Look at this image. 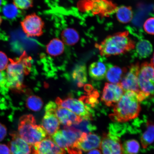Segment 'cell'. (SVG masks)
I'll return each instance as SVG.
<instances>
[{"mask_svg": "<svg viewBox=\"0 0 154 154\" xmlns=\"http://www.w3.org/2000/svg\"><path fill=\"white\" fill-rule=\"evenodd\" d=\"M9 60L6 72V86L12 89L22 90L24 87V76L29 74L32 68V57L24 51L18 58Z\"/></svg>", "mask_w": 154, "mask_h": 154, "instance_id": "obj_1", "label": "cell"}, {"mask_svg": "<svg viewBox=\"0 0 154 154\" xmlns=\"http://www.w3.org/2000/svg\"><path fill=\"white\" fill-rule=\"evenodd\" d=\"M140 102L138 94L135 92H125L120 100L113 106V112L109 117L114 122L121 123L135 119L141 110Z\"/></svg>", "mask_w": 154, "mask_h": 154, "instance_id": "obj_2", "label": "cell"}, {"mask_svg": "<svg viewBox=\"0 0 154 154\" xmlns=\"http://www.w3.org/2000/svg\"><path fill=\"white\" fill-rule=\"evenodd\" d=\"M128 31L117 32L109 35L100 43L95 44L102 56L109 57L124 54L134 49L135 43Z\"/></svg>", "mask_w": 154, "mask_h": 154, "instance_id": "obj_3", "label": "cell"}, {"mask_svg": "<svg viewBox=\"0 0 154 154\" xmlns=\"http://www.w3.org/2000/svg\"><path fill=\"white\" fill-rule=\"evenodd\" d=\"M18 131L20 137L32 146L48 137L45 130L42 126L36 124L35 118L31 114L23 115L20 117Z\"/></svg>", "mask_w": 154, "mask_h": 154, "instance_id": "obj_4", "label": "cell"}, {"mask_svg": "<svg viewBox=\"0 0 154 154\" xmlns=\"http://www.w3.org/2000/svg\"><path fill=\"white\" fill-rule=\"evenodd\" d=\"M80 11L101 17H108L116 11L117 7L109 0H81L78 3Z\"/></svg>", "mask_w": 154, "mask_h": 154, "instance_id": "obj_5", "label": "cell"}, {"mask_svg": "<svg viewBox=\"0 0 154 154\" xmlns=\"http://www.w3.org/2000/svg\"><path fill=\"white\" fill-rule=\"evenodd\" d=\"M82 134L72 126H64L63 130L58 131L51 138L59 147L66 149L69 153L74 149Z\"/></svg>", "mask_w": 154, "mask_h": 154, "instance_id": "obj_6", "label": "cell"}, {"mask_svg": "<svg viewBox=\"0 0 154 154\" xmlns=\"http://www.w3.org/2000/svg\"><path fill=\"white\" fill-rule=\"evenodd\" d=\"M138 82L140 91L146 97L154 96V66L144 62L140 66Z\"/></svg>", "mask_w": 154, "mask_h": 154, "instance_id": "obj_7", "label": "cell"}, {"mask_svg": "<svg viewBox=\"0 0 154 154\" xmlns=\"http://www.w3.org/2000/svg\"><path fill=\"white\" fill-rule=\"evenodd\" d=\"M20 24L28 37H40L43 34L44 23L41 17L35 13L27 15Z\"/></svg>", "mask_w": 154, "mask_h": 154, "instance_id": "obj_8", "label": "cell"}, {"mask_svg": "<svg viewBox=\"0 0 154 154\" xmlns=\"http://www.w3.org/2000/svg\"><path fill=\"white\" fill-rule=\"evenodd\" d=\"M56 103L59 106L70 109L82 118L92 120L91 110L90 108L80 100L70 97L62 99L58 97L56 100Z\"/></svg>", "mask_w": 154, "mask_h": 154, "instance_id": "obj_9", "label": "cell"}, {"mask_svg": "<svg viewBox=\"0 0 154 154\" xmlns=\"http://www.w3.org/2000/svg\"><path fill=\"white\" fill-rule=\"evenodd\" d=\"M140 70L139 63L133 64L129 67L120 83L124 92L132 91L138 95L141 93L138 82V75Z\"/></svg>", "mask_w": 154, "mask_h": 154, "instance_id": "obj_10", "label": "cell"}, {"mask_svg": "<svg viewBox=\"0 0 154 154\" xmlns=\"http://www.w3.org/2000/svg\"><path fill=\"white\" fill-rule=\"evenodd\" d=\"M124 93L120 83H106L103 88L101 101L107 106H114Z\"/></svg>", "mask_w": 154, "mask_h": 154, "instance_id": "obj_11", "label": "cell"}, {"mask_svg": "<svg viewBox=\"0 0 154 154\" xmlns=\"http://www.w3.org/2000/svg\"><path fill=\"white\" fill-rule=\"evenodd\" d=\"M100 149L103 154H124L120 138L110 133L103 134Z\"/></svg>", "mask_w": 154, "mask_h": 154, "instance_id": "obj_12", "label": "cell"}, {"mask_svg": "<svg viewBox=\"0 0 154 154\" xmlns=\"http://www.w3.org/2000/svg\"><path fill=\"white\" fill-rule=\"evenodd\" d=\"M11 140L8 143L11 154H32L35 153L33 146L30 145L20 137L16 132L10 134Z\"/></svg>", "mask_w": 154, "mask_h": 154, "instance_id": "obj_13", "label": "cell"}, {"mask_svg": "<svg viewBox=\"0 0 154 154\" xmlns=\"http://www.w3.org/2000/svg\"><path fill=\"white\" fill-rule=\"evenodd\" d=\"M101 139L97 135L83 133L76 143V147L81 151L89 152L94 149H100Z\"/></svg>", "mask_w": 154, "mask_h": 154, "instance_id": "obj_14", "label": "cell"}, {"mask_svg": "<svg viewBox=\"0 0 154 154\" xmlns=\"http://www.w3.org/2000/svg\"><path fill=\"white\" fill-rule=\"evenodd\" d=\"M37 154H65V149L59 147L50 137H48L32 146Z\"/></svg>", "mask_w": 154, "mask_h": 154, "instance_id": "obj_15", "label": "cell"}, {"mask_svg": "<svg viewBox=\"0 0 154 154\" xmlns=\"http://www.w3.org/2000/svg\"><path fill=\"white\" fill-rule=\"evenodd\" d=\"M55 113L60 123L64 126L70 127L78 124L82 120L81 117L75 113L58 105Z\"/></svg>", "mask_w": 154, "mask_h": 154, "instance_id": "obj_16", "label": "cell"}, {"mask_svg": "<svg viewBox=\"0 0 154 154\" xmlns=\"http://www.w3.org/2000/svg\"><path fill=\"white\" fill-rule=\"evenodd\" d=\"M60 122L55 112L45 111L42 121V127L49 137L53 136L59 130Z\"/></svg>", "mask_w": 154, "mask_h": 154, "instance_id": "obj_17", "label": "cell"}, {"mask_svg": "<svg viewBox=\"0 0 154 154\" xmlns=\"http://www.w3.org/2000/svg\"><path fill=\"white\" fill-rule=\"evenodd\" d=\"M109 65L101 60L92 63L88 70L90 76L95 80L103 79L106 77Z\"/></svg>", "mask_w": 154, "mask_h": 154, "instance_id": "obj_18", "label": "cell"}, {"mask_svg": "<svg viewBox=\"0 0 154 154\" xmlns=\"http://www.w3.org/2000/svg\"><path fill=\"white\" fill-rule=\"evenodd\" d=\"M128 69L121 68L117 66L109 65L106 74L107 81L112 84L120 83Z\"/></svg>", "mask_w": 154, "mask_h": 154, "instance_id": "obj_19", "label": "cell"}, {"mask_svg": "<svg viewBox=\"0 0 154 154\" xmlns=\"http://www.w3.org/2000/svg\"><path fill=\"white\" fill-rule=\"evenodd\" d=\"M64 44L58 38H53L46 46V52L51 56L56 57L62 54L64 51Z\"/></svg>", "mask_w": 154, "mask_h": 154, "instance_id": "obj_20", "label": "cell"}, {"mask_svg": "<svg viewBox=\"0 0 154 154\" xmlns=\"http://www.w3.org/2000/svg\"><path fill=\"white\" fill-rule=\"evenodd\" d=\"M72 76L77 86L79 88L82 87L87 82V74L85 65H77L73 69Z\"/></svg>", "mask_w": 154, "mask_h": 154, "instance_id": "obj_21", "label": "cell"}, {"mask_svg": "<svg viewBox=\"0 0 154 154\" xmlns=\"http://www.w3.org/2000/svg\"><path fill=\"white\" fill-rule=\"evenodd\" d=\"M61 40L67 46H73L80 40L78 32L74 29L67 28L63 30L61 34Z\"/></svg>", "mask_w": 154, "mask_h": 154, "instance_id": "obj_22", "label": "cell"}, {"mask_svg": "<svg viewBox=\"0 0 154 154\" xmlns=\"http://www.w3.org/2000/svg\"><path fill=\"white\" fill-rule=\"evenodd\" d=\"M154 142V123L149 120L146 123L145 132L140 138V143L142 148L147 149Z\"/></svg>", "mask_w": 154, "mask_h": 154, "instance_id": "obj_23", "label": "cell"}, {"mask_svg": "<svg viewBox=\"0 0 154 154\" xmlns=\"http://www.w3.org/2000/svg\"><path fill=\"white\" fill-rule=\"evenodd\" d=\"M137 54L140 58H146L151 54L153 47L151 43L147 40H142L135 45Z\"/></svg>", "mask_w": 154, "mask_h": 154, "instance_id": "obj_24", "label": "cell"}, {"mask_svg": "<svg viewBox=\"0 0 154 154\" xmlns=\"http://www.w3.org/2000/svg\"><path fill=\"white\" fill-rule=\"evenodd\" d=\"M116 11L117 20L122 23H129L133 17V12L131 7L121 6L117 8Z\"/></svg>", "mask_w": 154, "mask_h": 154, "instance_id": "obj_25", "label": "cell"}, {"mask_svg": "<svg viewBox=\"0 0 154 154\" xmlns=\"http://www.w3.org/2000/svg\"><path fill=\"white\" fill-rule=\"evenodd\" d=\"M91 119L82 118V120L78 124L71 126L81 132L88 134L95 129V126L91 123Z\"/></svg>", "mask_w": 154, "mask_h": 154, "instance_id": "obj_26", "label": "cell"}, {"mask_svg": "<svg viewBox=\"0 0 154 154\" xmlns=\"http://www.w3.org/2000/svg\"><path fill=\"white\" fill-rule=\"evenodd\" d=\"M43 105V102L41 98L35 95L29 97L26 101V106L29 109L33 111L41 110Z\"/></svg>", "mask_w": 154, "mask_h": 154, "instance_id": "obj_27", "label": "cell"}, {"mask_svg": "<svg viewBox=\"0 0 154 154\" xmlns=\"http://www.w3.org/2000/svg\"><path fill=\"white\" fill-rule=\"evenodd\" d=\"M88 95L87 96H82L79 100L84 103L88 104L94 107L98 103L97 99L99 97V94L97 90H94Z\"/></svg>", "mask_w": 154, "mask_h": 154, "instance_id": "obj_28", "label": "cell"}, {"mask_svg": "<svg viewBox=\"0 0 154 154\" xmlns=\"http://www.w3.org/2000/svg\"><path fill=\"white\" fill-rule=\"evenodd\" d=\"M125 147L128 154H137L139 151L140 144L136 140H130L126 141Z\"/></svg>", "mask_w": 154, "mask_h": 154, "instance_id": "obj_29", "label": "cell"}, {"mask_svg": "<svg viewBox=\"0 0 154 154\" xmlns=\"http://www.w3.org/2000/svg\"><path fill=\"white\" fill-rule=\"evenodd\" d=\"M18 9L14 5H7L3 9V14L7 18L11 19L14 18L18 14Z\"/></svg>", "mask_w": 154, "mask_h": 154, "instance_id": "obj_30", "label": "cell"}, {"mask_svg": "<svg viewBox=\"0 0 154 154\" xmlns=\"http://www.w3.org/2000/svg\"><path fill=\"white\" fill-rule=\"evenodd\" d=\"M13 4L17 8L26 10L33 6V0H13Z\"/></svg>", "mask_w": 154, "mask_h": 154, "instance_id": "obj_31", "label": "cell"}, {"mask_svg": "<svg viewBox=\"0 0 154 154\" xmlns=\"http://www.w3.org/2000/svg\"><path fill=\"white\" fill-rule=\"evenodd\" d=\"M143 28L147 33L154 35V17H151L145 21Z\"/></svg>", "mask_w": 154, "mask_h": 154, "instance_id": "obj_32", "label": "cell"}, {"mask_svg": "<svg viewBox=\"0 0 154 154\" xmlns=\"http://www.w3.org/2000/svg\"><path fill=\"white\" fill-rule=\"evenodd\" d=\"M9 61L6 55L3 52L0 51V72H3L6 69Z\"/></svg>", "mask_w": 154, "mask_h": 154, "instance_id": "obj_33", "label": "cell"}, {"mask_svg": "<svg viewBox=\"0 0 154 154\" xmlns=\"http://www.w3.org/2000/svg\"><path fill=\"white\" fill-rule=\"evenodd\" d=\"M7 134V128L4 125L0 123V142L4 139Z\"/></svg>", "mask_w": 154, "mask_h": 154, "instance_id": "obj_34", "label": "cell"}, {"mask_svg": "<svg viewBox=\"0 0 154 154\" xmlns=\"http://www.w3.org/2000/svg\"><path fill=\"white\" fill-rule=\"evenodd\" d=\"M0 154H11L8 146L5 144H0Z\"/></svg>", "mask_w": 154, "mask_h": 154, "instance_id": "obj_35", "label": "cell"}, {"mask_svg": "<svg viewBox=\"0 0 154 154\" xmlns=\"http://www.w3.org/2000/svg\"><path fill=\"white\" fill-rule=\"evenodd\" d=\"M7 79L6 73L0 72V87L6 86Z\"/></svg>", "mask_w": 154, "mask_h": 154, "instance_id": "obj_36", "label": "cell"}, {"mask_svg": "<svg viewBox=\"0 0 154 154\" xmlns=\"http://www.w3.org/2000/svg\"><path fill=\"white\" fill-rule=\"evenodd\" d=\"M84 89L88 94H89L93 91V88L91 85L86 84L84 87Z\"/></svg>", "mask_w": 154, "mask_h": 154, "instance_id": "obj_37", "label": "cell"}, {"mask_svg": "<svg viewBox=\"0 0 154 154\" xmlns=\"http://www.w3.org/2000/svg\"><path fill=\"white\" fill-rule=\"evenodd\" d=\"M87 154H102V153L99 149H95L88 152Z\"/></svg>", "mask_w": 154, "mask_h": 154, "instance_id": "obj_38", "label": "cell"}, {"mask_svg": "<svg viewBox=\"0 0 154 154\" xmlns=\"http://www.w3.org/2000/svg\"><path fill=\"white\" fill-rule=\"evenodd\" d=\"M151 64L153 65L154 66V53L152 57L151 60Z\"/></svg>", "mask_w": 154, "mask_h": 154, "instance_id": "obj_39", "label": "cell"}, {"mask_svg": "<svg viewBox=\"0 0 154 154\" xmlns=\"http://www.w3.org/2000/svg\"><path fill=\"white\" fill-rule=\"evenodd\" d=\"M2 22V17L0 15V26H1Z\"/></svg>", "mask_w": 154, "mask_h": 154, "instance_id": "obj_40", "label": "cell"}, {"mask_svg": "<svg viewBox=\"0 0 154 154\" xmlns=\"http://www.w3.org/2000/svg\"><path fill=\"white\" fill-rule=\"evenodd\" d=\"M3 3V0H0V7L1 6Z\"/></svg>", "mask_w": 154, "mask_h": 154, "instance_id": "obj_41", "label": "cell"}, {"mask_svg": "<svg viewBox=\"0 0 154 154\" xmlns=\"http://www.w3.org/2000/svg\"><path fill=\"white\" fill-rule=\"evenodd\" d=\"M36 154L35 153H33V154Z\"/></svg>", "mask_w": 154, "mask_h": 154, "instance_id": "obj_42", "label": "cell"}, {"mask_svg": "<svg viewBox=\"0 0 154 154\" xmlns=\"http://www.w3.org/2000/svg\"></svg>", "mask_w": 154, "mask_h": 154, "instance_id": "obj_43", "label": "cell"}]
</instances>
